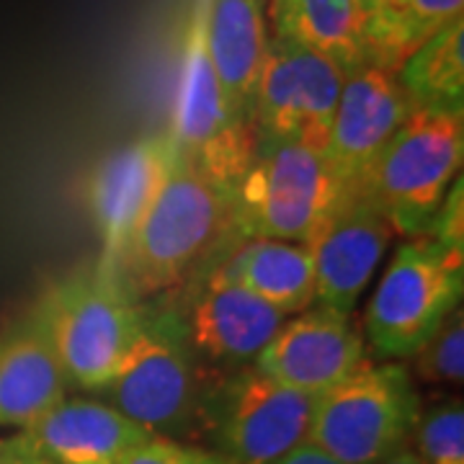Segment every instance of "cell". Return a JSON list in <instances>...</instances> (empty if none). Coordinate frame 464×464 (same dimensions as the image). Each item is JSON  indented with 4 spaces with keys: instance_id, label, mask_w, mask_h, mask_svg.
<instances>
[{
    "instance_id": "1",
    "label": "cell",
    "mask_w": 464,
    "mask_h": 464,
    "mask_svg": "<svg viewBox=\"0 0 464 464\" xmlns=\"http://www.w3.org/2000/svg\"><path fill=\"white\" fill-rule=\"evenodd\" d=\"M232 240V197L179 152L119 264V276L137 302H150L194 282Z\"/></svg>"
},
{
    "instance_id": "2",
    "label": "cell",
    "mask_w": 464,
    "mask_h": 464,
    "mask_svg": "<svg viewBox=\"0 0 464 464\" xmlns=\"http://www.w3.org/2000/svg\"><path fill=\"white\" fill-rule=\"evenodd\" d=\"M209 390L181 310L142 302V325L132 348L114 380L101 390L106 402L152 436L183 441L204 426Z\"/></svg>"
},
{
    "instance_id": "3",
    "label": "cell",
    "mask_w": 464,
    "mask_h": 464,
    "mask_svg": "<svg viewBox=\"0 0 464 464\" xmlns=\"http://www.w3.org/2000/svg\"><path fill=\"white\" fill-rule=\"evenodd\" d=\"M42 315L67 382L101 392L121 369L142 325V302L103 261L81 266L42 295Z\"/></svg>"
},
{
    "instance_id": "4",
    "label": "cell",
    "mask_w": 464,
    "mask_h": 464,
    "mask_svg": "<svg viewBox=\"0 0 464 464\" xmlns=\"http://www.w3.org/2000/svg\"><path fill=\"white\" fill-rule=\"evenodd\" d=\"M348 194L323 152L292 140L256 137L248 168L232 191L235 240L307 243Z\"/></svg>"
},
{
    "instance_id": "5",
    "label": "cell",
    "mask_w": 464,
    "mask_h": 464,
    "mask_svg": "<svg viewBox=\"0 0 464 464\" xmlns=\"http://www.w3.org/2000/svg\"><path fill=\"white\" fill-rule=\"evenodd\" d=\"M462 158V116L413 111L369 166L356 194L387 219L392 232L420 237L459 179Z\"/></svg>"
},
{
    "instance_id": "6",
    "label": "cell",
    "mask_w": 464,
    "mask_h": 464,
    "mask_svg": "<svg viewBox=\"0 0 464 464\" xmlns=\"http://www.w3.org/2000/svg\"><path fill=\"white\" fill-rule=\"evenodd\" d=\"M418 415L411 372L366 356L346 380L317 395L310 441L341 464H382L408 444Z\"/></svg>"
},
{
    "instance_id": "7",
    "label": "cell",
    "mask_w": 464,
    "mask_h": 464,
    "mask_svg": "<svg viewBox=\"0 0 464 464\" xmlns=\"http://www.w3.org/2000/svg\"><path fill=\"white\" fill-rule=\"evenodd\" d=\"M464 258L429 237H411L384 268L364 313V333L382 362L411 359L462 299Z\"/></svg>"
},
{
    "instance_id": "8",
    "label": "cell",
    "mask_w": 464,
    "mask_h": 464,
    "mask_svg": "<svg viewBox=\"0 0 464 464\" xmlns=\"http://www.w3.org/2000/svg\"><path fill=\"white\" fill-rule=\"evenodd\" d=\"M168 134L194 168L232 197L248 168L256 134L235 116L217 81L204 39V0H199L183 36L181 70L176 83Z\"/></svg>"
},
{
    "instance_id": "9",
    "label": "cell",
    "mask_w": 464,
    "mask_h": 464,
    "mask_svg": "<svg viewBox=\"0 0 464 464\" xmlns=\"http://www.w3.org/2000/svg\"><path fill=\"white\" fill-rule=\"evenodd\" d=\"M315 402V395L246 366L209 390L204 429L230 464H274L310 441Z\"/></svg>"
},
{
    "instance_id": "10",
    "label": "cell",
    "mask_w": 464,
    "mask_h": 464,
    "mask_svg": "<svg viewBox=\"0 0 464 464\" xmlns=\"http://www.w3.org/2000/svg\"><path fill=\"white\" fill-rule=\"evenodd\" d=\"M343 78L346 72L320 52L271 36L253 99V134L325 155Z\"/></svg>"
},
{
    "instance_id": "11",
    "label": "cell",
    "mask_w": 464,
    "mask_h": 464,
    "mask_svg": "<svg viewBox=\"0 0 464 464\" xmlns=\"http://www.w3.org/2000/svg\"><path fill=\"white\" fill-rule=\"evenodd\" d=\"M179 150L166 132L145 134L93 168L85 201L101 240V261L119 271L142 217L163 188Z\"/></svg>"
},
{
    "instance_id": "12",
    "label": "cell",
    "mask_w": 464,
    "mask_h": 464,
    "mask_svg": "<svg viewBox=\"0 0 464 464\" xmlns=\"http://www.w3.org/2000/svg\"><path fill=\"white\" fill-rule=\"evenodd\" d=\"M366 341L348 313L313 304L286 317L256 359V369L307 395H323L364 362Z\"/></svg>"
},
{
    "instance_id": "13",
    "label": "cell",
    "mask_w": 464,
    "mask_h": 464,
    "mask_svg": "<svg viewBox=\"0 0 464 464\" xmlns=\"http://www.w3.org/2000/svg\"><path fill=\"white\" fill-rule=\"evenodd\" d=\"M191 284L194 292L181 317L194 353L201 362L227 369L256 364L286 315L217 274L212 266Z\"/></svg>"
},
{
    "instance_id": "14",
    "label": "cell",
    "mask_w": 464,
    "mask_h": 464,
    "mask_svg": "<svg viewBox=\"0 0 464 464\" xmlns=\"http://www.w3.org/2000/svg\"><path fill=\"white\" fill-rule=\"evenodd\" d=\"M392 235L387 219L351 191L304 243L315 268V304L351 315Z\"/></svg>"
},
{
    "instance_id": "15",
    "label": "cell",
    "mask_w": 464,
    "mask_h": 464,
    "mask_svg": "<svg viewBox=\"0 0 464 464\" xmlns=\"http://www.w3.org/2000/svg\"><path fill=\"white\" fill-rule=\"evenodd\" d=\"M413 114L395 72L362 65L343 78L333 114L325 160L351 191L362 183L369 166Z\"/></svg>"
},
{
    "instance_id": "16",
    "label": "cell",
    "mask_w": 464,
    "mask_h": 464,
    "mask_svg": "<svg viewBox=\"0 0 464 464\" xmlns=\"http://www.w3.org/2000/svg\"><path fill=\"white\" fill-rule=\"evenodd\" d=\"M21 433L50 464H121L150 436L114 405L88 398L60 400Z\"/></svg>"
},
{
    "instance_id": "17",
    "label": "cell",
    "mask_w": 464,
    "mask_h": 464,
    "mask_svg": "<svg viewBox=\"0 0 464 464\" xmlns=\"http://www.w3.org/2000/svg\"><path fill=\"white\" fill-rule=\"evenodd\" d=\"M67 374L34 307L0 333V426L29 429L67 398Z\"/></svg>"
},
{
    "instance_id": "18",
    "label": "cell",
    "mask_w": 464,
    "mask_h": 464,
    "mask_svg": "<svg viewBox=\"0 0 464 464\" xmlns=\"http://www.w3.org/2000/svg\"><path fill=\"white\" fill-rule=\"evenodd\" d=\"M204 39L225 99L250 124L268 50L266 0H204Z\"/></svg>"
},
{
    "instance_id": "19",
    "label": "cell",
    "mask_w": 464,
    "mask_h": 464,
    "mask_svg": "<svg viewBox=\"0 0 464 464\" xmlns=\"http://www.w3.org/2000/svg\"><path fill=\"white\" fill-rule=\"evenodd\" d=\"M209 266L286 317L315 304V268L304 243L268 237L232 240Z\"/></svg>"
},
{
    "instance_id": "20",
    "label": "cell",
    "mask_w": 464,
    "mask_h": 464,
    "mask_svg": "<svg viewBox=\"0 0 464 464\" xmlns=\"http://www.w3.org/2000/svg\"><path fill=\"white\" fill-rule=\"evenodd\" d=\"M266 5L276 39L320 52L346 75L366 65L356 0H268Z\"/></svg>"
},
{
    "instance_id": "21",
    "label": "cell",
    "mask_w": 464,
    "mask_h": 464,
    "mask_svg": "<svg viewBox=\"0 0 464 464\" xmlns=\"http://www.w3.org/2000/svg\"><path fill=\"white\" fill-rule=\"evenodd\" d=\"M413 111L462 116L464 111V18L418 44L395 72Z\"/></svg>"
},
{
    "instance_id": "22",
    "label": "cell",
    "mask_w": 464,
    "mask_h": 464,
    "mask_svg": "<svg viewBox=\"0 0 464 464\" xmlns=\"http://www.w3.org/2000/svg\"><path fill=\"white\" fill-rule=\"evenodd\" d=\"M462 8L464 0H395L390 16L366 34V65L398 72L418 44L462 18Z\"/></svg>"
},
{
    "instance_id": "23",
    "label": "cell",
    "mask_w": 464,
    "mask_h": 464,
    "mask_svg": "<svg viewBox=\"0 0 464 464\" xmlns=\"http://www.w3.org/2000/svg\"><path fill=\"white\" fill-rule=\"evenodd\" d=\"M415 377L429 384H462L464 377V315L457 307L420 343L413 356Z\"/></svg>"
},
{
    "instance_id": "24",
    "label": "cell",
    "mask_w": 464,
    "mask_h": 464,
    "mask_svg": "<svg viewBox=\"0 0 464 464\" xmlns=\"http://www.w3.org/2000/svg\"><path fill=\"white\" fill-rule=\"evenodd\" d=\"M415 454L423 464H464L462 400H447L420 411L415 423Z\"/></svg>"
},
{
    "instance_id": "25",
    "label": "cell",
    "mask_w": 464,
    "mask_h": 464,
    "mask_svg": "<svg viewBox=\"0 0 464 464\" xmlns=\"http://www.w3.org/2000/svg\"><path fill=\"white\" fill-rule=\"evenodd\" d=\"M121 464H230L219 451L197 447L181 439L168 436H152L124 457Z\"/></svg>"
},
{
    "instance_id": "26",
    "label": "cell",
    "mask_w": 464,
    "mask_h": 464,
    "mask_svg": "<svg viewBox=\"0 0 464 464\" xmlns=\"http://www.w3.org/2000/svg\"><path fill=\"white\" fill-rule=\"evenodd\" d=\"M439 248L449 256L464 258V186L462 179L451 183L444 201L439 204L429 227L423 232Z\"/></svg>"
},
{
    "instance_id": "27",
    "label": "cell",
    "mask_w": 464,
    "mask_h": 464,
    "mask_svg": "<svg viewBox=\"0 0 464 464\" xmlns=\"http://www.w3.org/2000/svg\"><path fill=\"white\" fill-rule=\"evenodd\" d=\"M0 464H50L47 459H42L29 441L24 439V433H16L11 439H3L0 444Z\"/></svg>"
},
{
    "instance_id": "28",
    "label": "cell",
    "mask_w": 464,
    "mask_h": 464,
    "mask_svg": "<svg viewBox=\"0 0 464 464\" xmlns=\"http://www.w3.org/2000/svg\"><path fill=\"white\" fill-rule=\"evenodd\" d=\"M395 0H356V8H359V16H362V26H364V39L366 34L374 32L384 18L390 16Z\"/></svg>"
},
{
    "instance_id": "29",
    "label": "cell",
    "mask_w": 464,
    "mask_h": 464,
    "mask_svg": "<svg viewBox=\"0 0 464 464\" xmlns=\"http://www.w3.org/2000/svg\"><path fill=\"white\" fill-rule=\"evenodd\" d=\"M274 464H341L338 459H333L328 451L313 444V441H304L297 449H292L289 454H284L282 459H276Z\"/></svg>"
},
{
    "instance_id": "30",
    "label": "cell",
    "mask_w": 464,
    "mask_h": 464,
    "mask_svg": "<svg viewBox=\"0 0 464 464\" xmlns=\"http://www.w3.org/2000/svg\"><path fill=\"white\" fill-rule=\"evenodd\" d=\"M382 464H423V462H420V457L415 454L413 449L402 447L400 451H395L392 457H387Z\"/></svg>"
},
{
    "instance_id": "31",
    "label": "cell",
    "mask_w": 464,
    "mask_h": 464,
    "mask_svg": "<svg viewBox=\"0 0 464 464\" xmlns=\"http://www.w3.org/2000/svg\"><path fill=\"white\" fill-rule=\"evenodd\" d=\"M0 444H3V439H0Z\"/></svg>"
}]
</instances>
